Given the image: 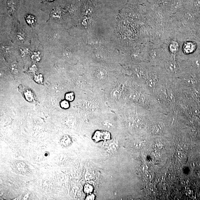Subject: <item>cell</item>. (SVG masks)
Returning a JSON list of instances; mask_svg holds the SVG:
<instances>
[{"instance_id": "cell-14", "label": "cell", "mask_w": 200, "mask_h": 200, "mask_svg": "<svg viewBox=\"0 0 200 200\" xmlns=\"http://www.w3.org/2000/svg\"><path fill=\"white\" fill-rule=\"evenodd\" d=\"M119 90L118 89H116L114 90L113 93V95L116 98H117L119 97L120 95Z\"/></svg>"}, {"instance_id": "cell-7", "label": "cell", "mask_w": 200, "mask_h": 200, "mask_svg": "<svg viewBox=\"0 0 200 200\" xmlns=\"http://www.w3.org/2000/svg\"><path fill=\"white\" fill-rule=\"evenodd\" d=\"M65 98L68 102H72L75 99V95L72 92H69L66 93Z\"/></svg>"}, {"instance_id": "cell-5", "label": "cell", "mask_w": 200, "mask_h": 200, "mask_svg": "<svg viewBox=\"0 0 200 200\" xmlns=\"http://www.w3.org/2000/svg\"><path fill=\"white\" fill-rule=\"evenodd\" d=\"M7 10L9 12L13 13L15 11L17 7L16 0H8L7 3Z\"/></svg>"}, {"instance_id": "cell-2", "label": "cell", "mask_w": 200, "mask_h": 200, "mask_svg": "<svg viewBox=\"0 0 200 200\" xmlns=\"http://www.w3.org/2000/svg\"><path fill=\"white\" fill-rule=\"evenodd\" d=\"M110 134L107 131H96L93 136V140L96 142L101 140H108L110 139Z\"/></svg>"}, {"instance_id": "cell-10", "label": "cell", "mask_w": 200, "mask_h": 200, "mask_svg": "<svg viewBox=\"0 0 200 200\" xmlns=\"http://www.w3.org/2000/svg\"><path fill=\"white\" fill-rule=\"evenodd\" d=\"M70 139L67 136H65L63 137L61 140L62 143L64 146H67L70 143Z\"/></svg>"}, {"instance_id": "cell-1", "label": "cell", "mask_w": 200, "mask_h": 200, "mask_svg": "<svg viewBox=\"0 0 200 200\" xmlns=\"http://www.w3.org/2000/svg\"><path fill=\"white\" fill-rule=\"evenodd\" d=\"M197 48L196 44L192 42H186L183 44L182 50L186 55L191 54L195 52Z\"/></svg>"}, {"instance_id": "cell-11", "label": "cell", "mask_w": 200, "mask_h": 200, "mask_svg": "<svg viewBox=\"0 0 200 200\" xmlns=\"http://www.w3.org/2000/svg\"><path fill=\"white\" fill-rule=\"evenodd\" d=\"M93 188L92 186L90 185H87L84 187L85 192L87 194H89L93 191Z\"/></svg>"}, {"instance_id": "cell-13", "label": "cell", "mask_w": 200, "mask_h": 200, "mask_svg": "<svg viewBox=\"0 0 200 200\" xmlns=\"http://www.w3.org/2000/svg\"><path fill=\"white\" fill-rule=\"evenodd\" d=\"M26 20L29 24H33L35 23V19L32 16H29L28 17H27Z\"/></svg>"}, {"instance_id": "cell-15", "label": "cell", "mask_w": 200, "mask_h": 200, "mask_svg": "<svg viewBox=\"0 0 200 200\" xmlns=\"http://www.w3.org/2000/svg\"><path fill=\"white\" fill-rule=\"evenodd\" d=\"M174 65V64H173V63H172L169 64L168 67L169 70H171V71L174 70V69H175V65Z\"/></svg>"}, {"instance_id": "cell-6", "label": "cell", "mask_w": 200, "mask_h": 200, "mask_svg": "<svg viewBox=\"0 0 200 200\" xmlns=\"http://www.w3.org/2000/svg\"><path fill=\"white\" fill-rule=\"evenodd\" d=\"M169 50L172 53H175L179 50V45L175 42H172L169 46Z\"/></svg>"}, {"instance_id": "cell-16", "label": "cell", "mask_w": 200, "mask_h": 200, "mask_svg": "<svg viewBox=\"0 0 200 200\" xmlns=\"http://www.w3.org/2000/svg\"><path fill=\"white\" fill-rule=\"evenodd\" d=\"M94 198H95V196H94V195H93L91 194L90 195H88V196L87 197L86 200H93L94 199Z\"/></svg>"}, {"instance_id": "cell-8", "label": "cell", "mask_w": 200, "mask_h": 200, "mask_svg": "<svg viewBox=\"0 0 200 200\" xmlns=\"http://www.w3.org/2000/svg\"><path fill=\"white\" fill-rule=\"evenodd\" d=\"M27 92H24V95L25 97H26V99L27 100H28L29 101H31L32 100H33L34 99V96H33V94L31 91L27 90Z\"/></svg>"}, {"instance_id": "cell-12", "label": "cell", "mask_w": 200, "mask_h": 200, "mask_svg": "<svg viewBox=\"0 0 200 200\" xmlns=\"http://www.w3.org/2000/svg\"><path fill=\"white\" fill-rule=\"evenodd\" d=\"M103 126L106 128L108 129L111 128L113 127L112 123L110 122L107 121H105L103 122Z\"/></svg>"}, {"instance_id": "cell-9", "label": "cell", "mask_w": 200, "mask_h": 200, "mask_svg": "<svg viewBox=\"0 0 200 200\" xmlns=\"http://www.w3.org/2000/svg\"><path fill=\"white\" fill-rule=\"evenodd\" d=\"M60 106L64 109H67L70 107L69 102L67 100H63L60 102Z\"/></svg>"}, {"instance_id": "cell-18", "label": "cell", "mask_w": 200, "mask_h": 200, "mask_svg": "<svg viewBox=\"0 0 200 200\" xmlns=\"http://www.w3.org/2000/svg\"><path fill=\"white\" fill-rule=\"evenodd\" d=\"M48 0L50 1H52L53 0Z\"/></svg>"}, {"instance_id": "cell-4", "label": "cell", "mask_w": 200, "mask_h": 200, "mask_svg": "<svg viewBox=\"0 0 200 200\" xmlns=\"http://www.w3.org/2000/svg\"><path fill=\"white\" fill-rule=\"evenodd\" d=\"M95 75L98 80H103L107 77V73L105 70L100 68L96 70Z\"/></svg>"}, {"instance_id": "cell-3", "label": "cell", "mask_w": 200, "mask_h": 200, "mask_svg": "<svg viewBox=\"0 0 200 200\" xmlns=\"http://www.w3.org/2000/svg\"><path fill=\"white\" fill-rule=\"evenodd\" d=\"M104 148L109 153H113L117 149L118 144L115 140L107 141L104 145Z\"/></svg>"}, {"instance_id": "cell-17", "label": "cell", "mask_w": 200, "mask_h": 200, "mask_svg": "<svg viewBox=\"0 0 200 200\" xmlns=\"http://www.w3.org/2000/svg\"><path fill=\"white\" fill-rule=\"evenodd\" d=\"M195 6L196 7H200V0H197L194 3Z\"/></svg>"}]
</instances>
